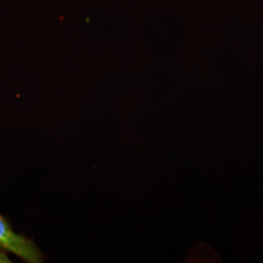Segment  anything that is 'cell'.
Returning a JSON list of instances; mask_svg holds the SVG:
<instances>
[{
    "instance_id": "1",
    "label": "cell",
    "mask_w": 263,
    "mask_h": 263,
    "mask_svg": "<svg viewBox=\"0 0 263 263\" xmlns=\"http://www.w3.org/2000/svg\"><path fill=\"white\" fill-rule=\"evenodd\" d=\"M0 249L17 255L28 263L43 262V254L36 244L14 231L9 221L0 215Z\"/></svg>"
},
{
    "instance_id": "2",
    "label": "cell",
    "mask_w": 263,
    "mask_h": 263,
    "mask_svg": "<svg viewBox=\"0 0 263 263\" xmlns=\"http://www.w3.org/2000/svg\"><path fill=\"white\" fill-rule=\"evenodd\" d=\"M11 260L8 257V255L5 253V251L0 249V263H10Z\"/></svg>"
}]
</instances>
